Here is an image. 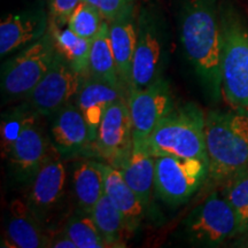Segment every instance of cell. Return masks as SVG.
<instances>
[{"label":"cell","instance_id":"cell-1","mask_svg":"<svg viewBox=\"0 0 248 248\" xmlns=\"http://www.w3.org/2000/svg\"><path fill=\"white\" fill-rule=\"evenodd\" d=\"M184 52L207 95L222 97V30L216 0H185L181 13Z\"/></svg>","mask_w":248,"mask_h":248},{"label":"cell","instance_id":"cell-2","mask_svg":"<svg viewBox=\"0 0 248 248\" xmlns=\"http://www.w3.org/2000/svg\"><path fill=\"white\" fill-rule=\"evenodd\" d=\"M206 148L209 176L214 184L248 167V113L230 108L206 114Z\"/></svg>","mask_w":248,"mask_h":248},{"label":"cell","instance_id":"cell-3","mask_svg":"<svg viewBox=\"0 0 248 248\" xmlns=\"http://www.w3.org/2000/svg\"><path fill=\"white\" fill-rule=\"evenodd\" d=\"M206 115L195 104L175 107L141 146L152 156L175 155L182 157H197L208 163L204 133Z\"/></svg>","mask_w":248,"mask_h":248},{"label":"cell","instance_id":"cell-4","mask_svg":"<svg viewBox=\"0 0 248 248\" xmlns=\"http://www.w3.org/2000/svg\"><path fill=\"white\" fill-rule=\"evenodd\" d=\"M53 145L38 172L27 186L24 201L40 224L51 232L67 221L69 213V172Z\"/></svg>","mask_w":248,"mask_h":248},{"label":"cell","instance_id":"cell-5","mask_svg":"<svg viewBox=\"0 0 248 248\" xmlns=\"http://www.w3.org/2000/svg\"><path fill=\"white\" fill-rule=\"evenodd\" d=\"M222 30V95L248 113V27L231 6L219 12Z\"/></svg>","mask_w":248,"mask_h":248},{"label":"cell","instance_id":"cell-6","mask_svg":"<svg viewBox=\"0 0 248 248\" xmlns=\"http://www.w3.org/2000/svg\"><path fill=\"white\" fill-rule=\"evenodd\" d=\"M166 28L154 6H145L137 16V44L130 89H144L162 77L166 62Z\"/></svg>","mask_w":248,"mask_h":248},{"label":"cell","instance_id":"cell-7","mask_svg":"<svg viewBox=\"0 0 248 248\" xmlns=\"http://www.w3.org/2000/svg\"><path fill=\"white\" fill-rule=\"evenodd\" d=\"M55 49L49 30L39 40L16 52L1 64L0 88L5 101L24 99L43 78L54 60Z\"/></svg>","mask_w":248,"mask_h":248},{"label":"cell","instance_id":"cell-8","mask_svg":"<svg viewBox=\"0 0 248 248\" xmlns=\"http://www.w3.org/2000/svg\"><path fill=\"white\" fill-rule=\"evenodd\" d=\"M238 231L237 214L218 191L212 192L182 222L185 239L198 247H218Z\"/></svg>","mask_w":248,"mask_h":248},{"label":"cell","instance_id":"cell-9","mask_svg":"<svg viewBox=\"0 0 248 248\" xmlns=\"http://www.w3.org/2000/svg\"><path fill=\"white\" fill-rule=\"evenodd\" d=\"M209 176L208 163L197 157L163 155L155 157L154 191L169 206L187 202Z\"/></svg>","mask_w":248,"mask_h":248},{"label":"cell","instance_id":"cell-10","mask_svg":"<svg viewBox=\"0 0 248 248\" xmlns=\"http://www.w3.org/2000/svg\"><path fill=\"white\" fill-rule=\"evenodd\" d=\"M84 78L59 52H55L51 67L28 93L24 102L40 116H53L61 108L75 101Z\"/></svg>","mask_w":248,"mask_h":248},{"label":"cell","instance_id":"cell-11","mask_svg":"<svg viewBox=\"0 0 248 248\" xmlns=\"http://www.w3.org/2000/svg\"><path fill=\"white\" fill-rule=\"evenodd\" d=\"M42 117L31 110L18 137L4 154L12 178L26 187L38 172L52 146Z\"/></svg>","mask_w":248,"mask_h":248},{"label":"cell","instance_id":"cell-12","mask_svg":"<svg viewBox=\"0 0 248 248\" xmlns=\"http://www.w3.org/2000/svg\"><path fill=\"white\" fill-rule=\"evenodd\" d=\"M126 100L132 122L133 145H141L176 107L169 82L163 77L144 89L129 90Z\"/></svg>","mask_w":248,"mask_h":248},{"label":"cell","instance_id":"cell-13","mask_svg":"<svg viewBox=\"0 0 248 248\" xmlns=\"http://www.w3.org/2000/svg\"><path fill=\"white\" fill-rule=\"evenodd\" d=\"M132 148V122L125 97L114 102L102 117L94 141V153L121 169L128 161Z\"/></svg>","mask_w":248,"mask_h":248},{"label":"cell","instance_id":"cell-14","mask_svg":"<svg viewBox=\"0 0 248 248\" xmlns=\"http://www.w3.org/2000/svg\"><path fill=\"white\" fill-rule=\"evenodd\" d=\"M49 138L64 160L88 156L94 152L88 122L74 101L53 115Z\"/></svg>","mask_w":248,"mask_h":248},{"label":"cell","instance_id":"cell-15","mask_svg":"<svg viewBox=\"0 0 248 248\" xmlns=\"http://www.w3.org/2000/svg\"><path fill=\"white\" fill-rule=\"evenodd\" d=\"M49 27V15L44 5L8 14L0 22V55L18 52L46 35Z\"/></svg>","mask_w":248,"mask_h":248},{"label":"cell","instance_id":"cell-16","mask_svg":"<svg viewBox=\"0 0 248 248\" xmlns=\"http://www.w3.org/2000/svg\"><path fill=\"white\" fill-rule=\"evenodd\" d=\"M54 233L40 224L24 200L14 199L9 204L2 246L11 248L51 247Z\"/></svg>","mask_w":248,"mask_h":248},{"label":"cell","instance_id":"cell-17","mask_svg":"<svg viewBox=\"0 0 248 248\" xmlns=\"http://www.w3.org/2000/svg\"><path fill=\"white\" fill-rule=\"evenodd\" d=\"M125 97H128V92L122 86L113 85L90 76L83 80L74 102L88 122L93 147L98 128L105 113L114 102Z\"/></svg>","mask_w":248,"mask_h":248},{"label":"cell","instance_id":"cell-18","mask_svg":"<svg viewBox=\"0 0 248 248\" xmlns=\"http://www.w3.org/2000/svg\"><path fill=\"white\" fill-rule=\"evenodd\" d=\"M137 16L136 7L133 6L109 21L111 48L121 82L126 92L131 84L132 61L137 44Z\"/></svg>","mask_w":248,"mask_h":248},{"label":"cell","instance_id":"cell-19","mask_svg":"<svg viewBox=\"0 0 248 248\" xmlns=\"http://www.w3.org/2000/svg\"><path fill=\"white\" fill-rule=\"evenodd\" d=\"M71 167V192L76 209L90 214L105 193L101 162L88 156L76 157Z\"/></svg>","mask_w":248,"mask_h":248},{"label":"cell","instance_id":"cell-20","mask_svg":"<svg viewBox=\"0 0 248 248\" xmlns=\"http://www.w3.org/2000/svg\"><path fill=\"white\" fill-rule=\"evenodd\" d=\"M101 168L104 172L105 193L122 214L130 232L133 234L140 226L146 208L124 181L119 169L107 162H101Z\"/></svg>","mask_w":248,"mask_h":248},{"label":"cell","instance_id":"cell-21","mask_svg":"<svg viewBox=\"0 0 248 248\" xmlns=\"http://www.w3.org/2000/svg\"><path fill=\"white\" fill-rule=\"evenodd\" d=\"M119 170L126 184L137 194L139 200L147 209L154 191L155 157L148 154L141 146L133 145L128 161Z\"/></svg>","mask_w":248,"mask_h":248},{"label":"cell","instance_id":"cell-22","mask_svg":"<svg viewBox=\"0 0 248 248\" xmlns=\"http://www.w3.org/2000/svg\"><path fill=\"white\" fill-rule=\"evenodd\" d=\"M88 76L110 83L113 85L122 86L124 89L119 71H117L115 58H114L113 48L110 44L109 22L106 20L102 23L98 35L92 40Z\"/></svg>","mask_w":248,"mask_h":248},{"label":"cell","instance_id":"cell-23","mask_svg":"<svg viewBox=\"0 0 248 248\" xmlns=\"http://www.w3.org/2000/svg\"><path fill=\"white\" fill-rule=\"evenodd\" d=\"M92 219L97 225L108 247H124L125 241L132 233L125 219L106 193L102 194L91 213Z\"/></svg>","mask_w":248,"mask_h":248},{"label":"cell","instance_id":"cell-24","mask_svg":"<svg viewBox=\"0 0 248 248\" xmlns=\"http://www.w3.org/2000/svg\"><path fill=\"white\" fill-rule=\"evenodd\" d=\"M57 52L69 62L71 67L82 76L89 75V60L92 40L76 35L68 26L60 27L49 22L48 27Z\"/></svg>","mask_w":248,"mask_h":248},{"label":"cell","instance_id":"cell-25","mask_svg":"<svg viewBox=\"0 0 248 248\" xmlns=\"http://www.w3.org/2000/svg\"><path fill=\"white\" fill-rule=\"evenodd\" d=\"M62 231L74 241L77 248L108 247L90 214L77 210L63 223Z\"/></svg>","mask_w":248,"mask_h":248},{"label":"cell","instance_id":"cell-26","mask_svg":"<svg viewBox=\"0 0 248 248\" xmlns=\"http://www.w3.org/2000/svg\"><path fill=\"white\" fill-rule=\"evenodd\" d=\"M222 194L230 202L239 222L238 234L248 232V167L223 183Z\"/></svg>","mask_w":248,"mask_h":248},{"label":"cell","instance_id":"cell-27","mask_svg":"<svg viewBox=\"0 0 248 248\" xmlns=\"http://www.w3.org/2000/svg\"><path fill=\"white\" fill-rule=\"evenodd\" d=\"M104 22L105 18L100 11L90 2L82 0L70 15L67 26L76 35L93 40Z\"/></svg>","mask_w":248,"mask_h":248},{"label":"cell","instance_id":"cell-28","mask_svg":"<svg viewBox=\"0 0 248 248\" xmlns=\"http://www.w3.org/2000/svg\"><path fill=\"white\" fill-rule=\"evenodd\" d=\"M31 110L32 109L29 105L24 102L21 106L12 108L4 114L1 120V150L4 154L18 137Z\"/></svg>","mask_w":248,"mask_h":248},{"label":"cell","instance_id":"cell-29","mask_svg":"<svg viewBox=\"0 0 248 248\" xmlns=\"http://www.w3.org/2000/svg\"><path fill=\"white\" fill-rule=\"evenodd\" d=\"M82 0H49V22L67 26L70 15Z\"/></svg>","mask_w":248,"mask_h":248},{"label":"cell","instance_id":"cell-30","mask_svg":"<svg viewBox=\"0 0 248 248\" xmlns=\"http://www.w3.org/2000/svg\"><path fill=\"white\" fill-rule=\"evenodd\" d=\"M93 6H95L106 21L114 18L125 12L126 9L135 6L136 0H85Z\"/></svg>","mask_w":248,"mask_h":248},{"label":"cell","instance_id":"cell-31","mask_svg":"<svg viewBox=\"0 0 248 248\" xmlns=\"http://www.w3.org/2000/svg\"><path fill=\"white\" fill-rule=\"evenodd\" d=\"M52 248H77L75 243L63 231H57L52 238Z\"/></svg>","mask_w":248,"mask_h":248}]
</instances>
